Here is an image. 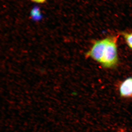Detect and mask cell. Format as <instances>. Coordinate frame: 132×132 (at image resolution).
Segmentation results:
<instances>
[{
  "mask_svg": "<svg viewBox=\"0 0 132 132\" xmlns=\"http://www.w3.org/2000/svg\"><path fill=\"white\" fill-rule=\"evenodd\" d=\"M118 37L116 36L106 38L105 42L102 50L100 62L105 68H112L118 64Z\"/></svg>",
  "mask_w": 132,
  "mask_h": 132,
  "instance_id": "cell-1",
  "label": "cell"
},
{
  "mask_svg": "<svg viewBox=\"0 0 132 132\" xmlns=\"http://www.w3.org/2000/svg\"><path fill=\"white\" fill-rule=\"evenodd\" d=\"M119 92L121 97L132 98V77L127 78L121 83Z\"/></svg>",
  "mask_w": 132,
  "mask_h": 132,
  "instance_id": "cell-2",
  "label": "cell"
},
{
  "mask_svg": "<svg viewBox=\"0 0 132 132\" xmlns=\"http://www.w3.org/2000/svg\"><path fill=\"white\" fill-rule=\"evenodd\" d=\"M31 18L33 21H39L42 19L43 16L39 9L37 7L33 9L31 13Z\"/></svg>",
  "mask_w": 132,
  "mask_h": 132,
  "instance_id": "cell-3",
  "label": "cell"
},
{
  "mask_svg": "<svg viewBox=\"0 0 132 132\" xmlns=\"http://www.w3.org/2000/svg\"><path fill=\"white\" fill-rule=\"evenodd\" d=\"M121 35L124 37L128 46L132 50V33L122 32Z\"/></svg>",
  "mask_w": 132,
  "mask_h": 132,
  "instance_id": "cell-4",
  "label": "cell"
},
{
  "mask_svg": "<svg viewBox=\"0 0 132 132\" xmlns=\"http://www.w3.org/2000/svg\"><path fill=\"white\" fill-rule=\"evenodd\" d=\"M33 2L38 3H43L46 1V0H31Z\"/></svg>",
  "mask_w": 132,
  "mask_h": 132,
  "instance_id": "cell-5",
  "label": "cell"
}]
</instances>
